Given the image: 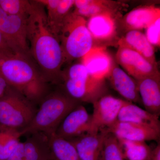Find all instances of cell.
Segmentation results:
<instances>
[{
    "label": "cell",
    "mask_w": 160,
    "mask_h": 160,
    "mask_svg": "<svg viewBox=\"0 0 160 160\" xmlns=\"http://www.w3.org/2000/svg\"><path fill=\"white\" fill-rule=\"evenodd\" d=\"M27 36L32 59L43 78L48 83H59L65 63L62 49L48 26L45 7L38 1H32L27 17Z\"/></svg>",
    "instance_id": "cell-1"
},
{
    "label": "cell",
    "mask_w": 160,
    "mask_h": 160,
    "mask_svg": "<svg viewBox=\"0 0 160 160\" xmlns=\"http://www.w3.org/2000/svg\"><path fill=\"white\" fill-rule=\"evenodd\" d=\"M0 74L10 87L36 105L49 93V83L33 61L10 50L0 51Z\"/></svg>",
    "instance_id": "cell-2"
},
{
    "label": "cell",
    "mask_w": 160,
    "mask_h": 160,
    "mask_svg": "<svg viewBox=\"0 0 160 160\" xmlns=\"http://www.w3.org/2000/svg\"><path fill=\"white\" fill-rule=\"evenodd\" d=\"M80 104L64 91L48 93L38 104L29 126L21 132L22 136L35 132H42L48 137L54 134L64 118Z\"/></svg>",
    "instance_id": "cell-3"
},
{
    "label": "cell",
    "mask_w": 160,
    "mask_h": 160,
    "mask_svg": "<svg viewBox=\"0 0 160 160\" xmlns=\"http://www.w3.org/2000/svg\"><path fill=\"white\" fill-rule=\"evenodd\" d=\"M61 82L66 94L81 103L92 104L107 94L105 80L92 76L82 63L73 64L66 72L62 71Z\"/></svg>",
    "instance_id": "cell-4"
},
{
    "label": "cell",
    "mask_w": 160,
    "mask_h": 160,
    "mask_svg": "<svg viewBox=\"0 0 160 160\" xmlns=\"http://www.w3.org/2000/svg\"><path fill=\"white\" fill-rule=\"evenodd\" d=\"M58 39L62 49L65 62L82 58L93 47V40L85 18L69 12L60 29Z\"/></svg>",
    "instance_id": "cell-5"
},
{
    "label": "cell",
    "mask_w": 160,
    "mask_h": 160,
    "mask_svg": "<svg viewBox=\"0 0 160 160\" xmlns=\"http://www.w3.org/2000/svg\"><path fill=\"white\" fill-rule=\"evenodd\" d=\"M36 105L9 87L0 98V125L22 131L36 114Z\"/></svg>",
    "instance_id": "cell-6"
},
{
    "label": "cell",
    "mask_w": 160,
    "mask_h": 160,
    "mask_svg": "<svg viewBox=\"0 0 160 160\" xmlns=\"http://www.w3.org/2000/svg\"><path fill=\"white\" fill-rule=\"evenodd\" d=\"M27 18L8 14L0 7V32L9 49L32 61L27 39Z\"/></svg>",
    "instance_id": "cell-7"
},
{
    "label": "cell",
    "mask_w": 160,
    "mask_h": 160,
    "mask_svg": "<svg viewBox=\"0 0 160 160\" xmlns=\"http://www.w3.org/2000/svg\"><path fill=\"white\" fill-rule=\"evenodd\" d=\"M127 101L106 94L92 103L90 126L87 133H96L108 129L117 122L120 110Z\"/></svg>",
    "instance_id": "cell-8"
},
{
    "label": "cell",
    "mask_w": 160,
    "mask_h": 160,
    "mask_svg": "<svg viewBox=\"0 0 160 160\" xmlns=\"http://www.w3.org/2000/svg\"><path fill=\"white\" fill-rule=\"evenodd\" d=\"M116 60L123 70L136 81L160 73L158 66L127 47L119 46Z\"/></svg>",
    "instance_id": "cell-9"
},
{
    "label": "cell",
    "mask_w": 160,
    "mask_h": 160,
    "mask_svg": "<svg viewBox=\"0 0 160 160\" xmlns=\"http://www.w3.org/2000/svg\"><path fill=\"white\" fill-rule=\"evenodd\" d=\"M91 114L86 108L80 104L64 118L58 127L55 134L66 140L71 139L89 130Z\"/></svg>",
    "instance_id": "cell-10"
},
{
    "label": "cell",
    "mask_w": 160,
    "mask_h": 160,
    "mask_svg": "<svg viewBox=\"0 0 160 160\" xmlns=\"http://www.w3.org/2000/svg\"><path fill=\"white\" fill-rule=\"evenodd\" d=\"M102 131L112 133L118 139L145 142L159 140L160 131L152 128L128 122L117 121Z\"/></svg>",
    "instance_id": "cell-11"
},
{
    "label": "cell",
    "mask_w": 160,
    "mask_h": 160,
    "mask_svg": "<svg viewBox=\"0 0 160 160\" xmlns=\"http://www.w3.org/2000/svg\"><path fill=\"white\" fill-rule=\"evenodd\" d=\"M112 88L124 98L132 103L142 105L136 80L114 64L107 77Z\"/></svg>",
    "instance_id": "cell-12"
},
{
    "label": "cell",
    "mask_w": 160,
    "mask_h": 160,
    "mask_svg": "<svg viewBox=\"0 0 160 160\" xmlns=\"http://www.w3.org/2000/svg\"><path fill=\"white\" fill-rule=\"evenodd\" d=\"M82 59L89 74L99 80H105L114 64L109 52L102 47H93Z\"/></svg>",
    "instance_id": "cell-13"
},
{
    "label": "cell",
    "mask_w": 160,
    "mask_h": 160,
    "mask_svg": "<svg viewBox=\"0 0 160 160\" xmlns=\"http://www.w3.org/2000/svg\"><path fill=\"white\" fill-rule=\"evenodd\" d=\"M142 105L145 110L159 117L160 73L137 81Z\"/></svg>",
    "instance_id": "cell-14"
},
{
    "label": "cell",
    "mask_w": 160,
    "mask_h": 160,
    "mask_svg": "<svg viewBox=\"0 0 160 160\" xmlns=\"http://www.w3.org/2000/svg\"><path fill=\"white\" fill-rule=\"evenodd\" d=\"M106 132L84 133L68 140L74 145L80 160H99Z\"/></svg>",
    "instance_id": "cell-15"
},
{
    "label": "cell",
    "mask_w": 160,
    "mask_h": 160,
    "mask_svg": "<svg viewBox=\"0 0 160 160\" xmlns=\"http://www.w3.org/2000/svg\"><path fill=\"white\" fill-rule=\"evenodd\" d=\"M47 9V24L52 32L58 35L64 19L74 5L73 0H37Z\"/></svg>",
    "instance_id": "cell-16"
},
{
    "label": "cell",
    "mask_w": 160,
    "mask_h": 160,
    "mask_svg": "<svg viewBox=\"0 0 160 160\" xmlns=\"http://www.w3.org/2000/svg\"><path fill=\"white\" fill-rule=\"evenodd\" d=\"M118 121L138 124L160 131L159 116L152 114L135 104L129 102H127L122 107Z\"/></svg>",
    "instance_id": "cell-17"
},
{
    "label": "cell",
    "mask_w": 160,
    "mask_h": 160,
    "mask_svg": "<svg viewBox=\"0 0 160 160\" xmlns=\"http://www.w3.org/2000/svg\"><path fill=\"white\" fill-rule=\"evenodd\" d=\"M119 46L134 50L152 64L158 66L154 47L149 43L145 33L140 30L127 31L125 36L120 39Z\"/></svg>",
    "instance_id": "cell-18"
},
{
    "label": "cell",
    "mask_w": 160,
    "mask_h": 160,
    "mask_svg": "<svg viewBox=\"0 0 160 160\" xmlns=\"http://www.w3.org/2000/svg\"><path fill=\"white\" fill-rule=\"evenodd\" d=\"M87 27L93 42L108 41L116 33V26L111 12H104L89 18Z\"/></svg>",
    "instance_id": "cell-19"
},
{
    "label": "cell",
    "mask_w": 160,
    "mask_h": 160,
    "mask_svg": "<svg viewBox=\"0 0 160 160\" xmlns=\"http://www.w3.org/2000/svg\"><path fill=\"white\" fill-rule=\"evenodd\" d=\"M24 160H52L49 137L42 132L32 133L24 142Z\"/></svg>",
    "instance_id": "cell-20"
},
{
    "label": "cell",
    "mask_w": 160,
    "mask_h": 160,
    "mask_svg": "<svg viewBox=\"0 0 160 160\" xmlns=\"http://www.w3.org/2000/svg\"><path fill=\"white\" fill-rule=\"evenodd\" d=\"M160 10L153 6H145L132 10L125 16L123 21L128 31L146 29L158 18Z\"/></svg>",
    "instance_id": "cell-21"
},
{
    "label": "cell",
    "mask_w": 160,
    "mask_h": 160,
    "mask_svg": "<svg viewBox=\"0 0 160 160\" xmlns=\"http://www.w3.org/2000/svg\"><path fill=\"white\" fill-rule=\"evenodd\" d=\"M48 137L52 160H80L75 147L69 140L55 133Z\"/></svg>",
    "instance_id": "cell-22"
},
{
    "label": "cell",
    "mask_w": 160,
    "mask_h": 160,
    "mask_svg": "<svg viewBox=\"0 0 160 160\" xmlns=\"http://www.w3.org/2000/svg\"><path fill=\"white\" fill-rule=\"evenodd\" d=\"M125 159L150 160L152 149L146 142L118 139Z\"/></svg>",
    "instance_id": "cell-23"
},
{
    "label": "cell",
    "mask_w": 160,
    "mask_h": 160,
    "mask_svg": "<svg viewBox=\"0 0 160 160\" xmlns=\"http://www.w3.org/2000/svg\"><path fill=\"white\" fill-rule=\"evenodd\" d=\"M21 132L0 125V160H7L20 142Z\"/></svg>",
    "instance_id": "cell-24"
},
{
    "label": "cell",
    "mask_w": 160,
    "mask_h": 160,
    "mask_svg": "<svg viewBox=\"0 0 160 160\" xmlns=\"http://www.w3.org/2000/svg\"><path fill=\"white\" fill-rule=\"evenodd\" d=\"M122 150L116 137L106 132L99 160H124Z\"/></svg>",
    "instance_id": "cell-25"
},
{
    "label": "cell",
    "mask_w": 160,
    "mask_h": 160,
    "mask_svg": "<svg viewBox=\"0 0 160 160\" xmlns=\"http://www.w3.org/2000/svg\"><path fill=\"white\" fill-rule=\"evenodd\" d=\"M0 7L8 14L27 18L32 10V1L0 0Z\"/></svg>",
    "instance_id": "cell-26"
},
{
    "label": "cell",
    "mask_w": 160,
    "mask_h": 160,
    "mask_svg": "<svg viewBox=\"0 0 160 160\" xmlns=\"http://www.w3.org/2000/svg\"><path fill=\"white\" fill-rule=\"evenodd\" d=\"M109 3L102 1H91L89 5L81 8L75 9L73 13L82 17L90 18L96 15L104 12H111L107 7Z\"/></svg>",
    "instance_id": "cell-27"
},
{
    "label": "cell",
    "mask_w": 160,
    "mask_h": 160,
    "mask_svg": "<svg viewBox=\"0 0 160 160\" xmlns=\"http://www.w3.org/2000/svg\"><path fill=\"white\" fill-rule=\"evenodd\" d=\"M146 35L149 43L154 47L160 46V18L146 28Z\"/></svg>",
    "instance_id": "cell-28"
},
{
    "label": "cell",
    "mask_w": 160,
    "mask_h": 160,
    "mask_svg": "<svg viewBox=\"0 0 160 160\" xmlns=\"http://www.w3.org/2000/svg\"><path fill=\"white\" fill-rule=\"evenodd\" d=\"M7 160H24V142H20Z\"/></svg>",
    "instance_id": "cell-29"
},
{
    "label": "cell",
    "mask_w": 160,
    "mask_h": 160,
    "mask_svg": "<svg viewBox=\"0 0 160 160\" xmlns=\"http://www.w3.org/2000/svg\"><path fill=\"white\" fill-rule=\"evenodd\" d=\"M9 86L5 80L0 74V98L2 97L7 91Z\"/></svg>",
    "instance_id": "cell-30"
},
{
    "label": "cell",
    "mask_w": 160,
    "mask_h": 160,
    "mask_svg": "<svg viewBox=\"0 0 160 160\" xmlns=\"http://www.w3.org/2000/svg\"><path fill=\"white\" fill-rule=\"evenodd\" d=\"M150 160H160V142L152 149Z\"/></svg>",
    "instance_id": "cell-31"
},
{
    "label": "cell",
    "mask_w": 160,
    "mask_h": 160,
    "mask_svg": "<svg viewBox=\"0 0 160 160\" xmlns=\"http://www.w3.org/2000/svg\"><path fill=\"white\" fill-rule=\"evenodd\" d=\"M92 0H76L74 1L73 6L75 7V9H81L89 5L91 2Z\"/></svg>",
    "instance_id": "cell-32"
},
{
    "label": "cell",
    "mask_w": 160,
    "mask_h": 160,
    "mask_svg": "<svg viewBox=\"0 0 160 160\" xmlns=\"http://www.w3.org/2000/svg\"><path fill=\"white\" fill-rule=\"evenodd\" d=\"M6 50H10L8 46L5 42L4 38L0 32V51H6Z\"/></svg>",
    "instance_id": "cell-33"
}]
</instances>
